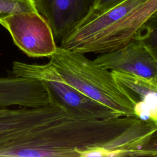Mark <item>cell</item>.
I'll return each instance as SVG.
<instances>
[{
  "label": "cell",
  "mask_w": 157,
  "mask_h": 157,
  "mask_svg": "<svg viewBox=\"0 0 157 157\" xmlns=\"http://www.w3.org/2000/svg\"><path fill=\"white\" fill-rule=\"evenodd\" d=\"M156 13L157 0H120L89 12L62 39L59 46L85 54L120 49Z\"/></svg>",
  "instance_id": "1"
},
{
  "label": "cell",
  "mask_w": 157,
  "mask_h": 157,
  "mask_svg": "<svg viewBox=\"0 0 157 157\" xmlns=\"http://www.w3.org/2000/svg\"><path fill=\"white\" fill-rule=\"evenodd\" d=\"M120 88L134 105L136 116L157 128V82L134 74L111 71Z\"/></svg>",
  "instance_id": "7"
},
{
  "label": "cell",
  "mask_w": 157,
  "mask_h": 157,
  "mask_svg": "<svg viewBox=\"0 0 157 157\" xmlns=\"http://www.w3.org/2000/svg\"><path fill=\"white\" fill-rule=\"evenodd\" d=\"M130 156L157 157V129L149 136Z\"/></svg>",
  "instance_id": "11"
},
{
  "label": "cell",
  "mask_w": 157,
  "mask_h": 157,
  "mask_svg": "<svg viewBox=\"0 0 157 157\" xmlns=\"http://www.w3.org/2000/svg\"><path fill=\"white\" fill-rule=\"evenodd\" d=\"M37 12L50 25L55 41H61L82 18L78 0H34Z\"/></svg>",
  "instance_id": "8"
},
{
  "label": "cell",
  "mask_w": 157,
  "mask_h": 157,
  "mask_svg": "<svg viewBox=\"0 0 157 157\" xmlns=\"http://www.w3.org/2000/svg\"><path fill=\"white\" fill-rule=\"evenodd\" d=\"M117 0H100L99 2L97 3V5L94 7L93 10H99L102 8L105 7L106 6H108V4L114 2Z\"/></svg>",
  "instance_id": "12"
},
{
  "label": "cell",
  "mask_w": 157,
  "mask_h": 157,
  "mask_svg": "<svg viewBox=\"0 0 157 157\" xmlns=\"http://www.w3.org/2000/svg\"><path fill=\"white\" fill-rule=\"evenodd\" d=\"M10 33L14 44L27 56L50 58L57 45L52 29L38 12L8 16L0 21Z\"/></svg>",
  "instance_id": "4"
},
{
  "label": "cell",
  "mask_w": 157,
  "mask_h": 157,
  "mask_svg": "<svg viewBox=\"0 0 157 157\" xmlns=\"http://www.w3.org/2000/svg\"><path fill=\"white\" fill-rule=\"evenodd\" d=\"M64 107L53 100L49 104L35 108L11 109L0 107V148L23 134L47 124L58 117Z\"/></svg>",
  "instance_id": "6"
},
{
  "label": "cell",
  "mask_w": 157,
  "mask_h": 157,
  "mask_svg": "<svg viewBox=\"0 0 157 157\" xmlns=\"http://www.w3.org/2000/svg\"><path fill=\"white\" fill-rule=\"evenodd\" d=\"M93 61L104 69L157 82V55L151 46L139 38H134L120 49L100 54Z\"/></svg>",
  "instance_id": "5"
},
{
  "label": "cell",
  "mask_w": 157,
  "mask_h": 157,
  "mask_svg": "<svg viewBox=\"0 0 157 157\" xmlns=\"http://www.w3.org/2000/svg\"><path fill=\"white\" fill-rule=\"evenodd\" d=\"M37 12L34 0H0V21L17 13Z\"/></svg>",
  "instance_id": "9"
},
{
  "label": "cell",
  "mask_w": 157,
  "mask_h": 157,
  "mask_svg": "<svg viewBox=\"0 0 157 157\" xmlns=\"http://www.w3.org/2000/svg\"><path fill=\"white\" fill-rule=\"evenodd\" d=\"M136 37L151 46L157 55V13L144 25Z\"/></svg>",
  "instance_id": "10"
},
{
  "label": "cell",
  "mask_w": 157,
  "mask_h": 157,
  "mask_svg": "<svg viewBox=\"0 0 157 157\" xmlns=\"http://www.w3.org/2000/svg\"><path fill=\"white\" fill-rule=\"evenodd\" d=\"M49 63L69 85L86 96L120 116L136 117L133 102L116 82L112 71L98 66L85 53L57 46Z\"/></svg>",
  "instance_id": "2"
},
{
  "label": "cell",
  "mask_w": 157,
  "mask_h": 157,
  "mask_svg": "<svg viewBox=\"0 0 157 157\" xmlns=\"http://www.w3.org/2000/svg\"><path fill=\"white\" fill-rule=\"evenodd\" d=\"M14 76L40 80L47 86L53 99L64 108L77 114L96 119L121 117L111 109L90 98L69 85L48 62L44 64L15 61Z\"/></svg>",
  "instance_id": "3"
}]
</instances>
